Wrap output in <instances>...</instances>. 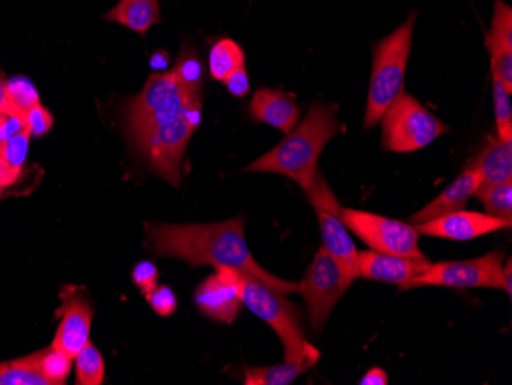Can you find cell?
Masks as SVG:
<instances>
[{
	"label": "cell",
	"instance_id": "cell-1",
	"mask_svg": "<svg viewBox=\"0 0 512 385\" xmlns=\"http://www.w3.org/2000/svg\"><path fill=\"white\" fill-rule=\"evenodd\" d=\"M154 254L177 258L191 267H229L253 275L283 295L299 292V283L281 280L256 263L244 237V218L214 224H149Z\"/></svg>",
	"mask_w": 512,
	"mask_h": 385
},
{
	"label": "cell",
	"instance_id": "cell-2",
	"mask_svg": "<svg viewBox=\"0 0 512 385\" xmlns=\"http://www.w3.org/2000/svg\"><path fill=\"white\" fill-rule=\"evenodd\" d=\"M338 132L336 108L327 103L310 106L306 119L272 151L247 166L246 172H272L292 178L304 191L318 174V160Z\"/></svg>",
	"mask_w": 512,
	"mask_h": 385
},
{
	"label": "cell",
	"instance_id": "cell-3",
	"mask_svg": "<svg viewBox=\"0 0 512 385\" xmlns=\"http://www.w3.org/2000/svg\"><path fill=\"white\" fill-rule=\"evenodd\" d=\"M217 272L237 289L241 303L278 333L287 362L315 366L321 353L304 338L296 307L283 293L276 292L263 281L241 270L221 267Z\"/></svg>",
	"mask_w": 512,
	"mask_h": 385
},
{
	"label": "cell",
	"instance_id": "cell-4",
	"mask_svg": "<svg viewBox=\"0 0 512 385\" xmlns=\"http://www.w3.org/2000/svg\"><path fill=\"white\" fill-rule=\"evenodd\" d=\"M414 20L416 14H411L405 24L375 45L373 71L365 109V129L375 128L391 103L404 93Z\"/></svg>",
	"mask_w": 512,
	"mask_h": 385
},
{
	"label": "cell",
	"instance_id": "cell-5",
	"mask_svg": "<svg viewBox=\"0 0 512 385\" xmlns=\"http://www.w3.org/2000/svg\"><path fill=\"white\" fill-rule=\"evenodd\" d=\"M197 105H201L200 94L184 89L172 71L154 74L126 111L129 135L137 145L154 129L174 122Z\"/></svg>",
	"mask_w": 512,
	"mask_h": 385
},
{
	"label": "cell",
	"instance_id": "cell-6",
	"mask_svg": "<svg viewBox=\"0 0 512 385\" xmlns=\"http://www.w3.org/2000/svg\"><path fill=\"white\" fill-rule=\"evenodd\" d=\"M381 122L382 148L385 151H417L431 145L448 131L445 123L405 93L391 103Z\"/></svg>",
	"mask_w": 512,
	"mask_h": 385
},
{
	"label": "cell",
	"instance_id": "cell-7",
	"mask_svg": "<svg viewBox=\"0 0 512 385\" xmlns=\"http://www.w3.org/2000/svg\"><path fill=\"white\" fill-rule=\"evenodd\" d=\"M201 122V105L194 106L168 125L154 129L137 143L138 151L145 155L158 175L174 186L180 185L181 163L195 129Z\"/></svg>",
	"mask_w": 512,
	"mask_h": 385
},
{
	"label": "cell",
	"instance_id": "cell-8",
	"mask_svg": "<svg viewBox=\"0 0 512 385\" xmlns=\"http://www.w3.org/2000/svg\"><path fill=\"white\" fill-rule=\"evenodd\" d=\"M350 284L352 281L348 280L335 258L321 247L299 283V293L306 301L309 313V324L316 335L322 332L330 313Z\"/></svg>",
	"mask_w": 512,
	"mask_h": 385
},
{
	"label": "cell",
	"instance_id": "cell-9",
	"mask_svg": "<svg viewBox=\"0 0 512 385\" xmlns=\"http://www.w3.org/2000/svg\"><path fill=\"white\" fill-rule=\"evenodd\" d=\"M341 218L373 251L402 257L425 258L419 247V237L413 224L358 209L341 208Z\"/></svg>",
	"mask_w": 512,
	"mask_h": 385
},
{
	"label": "cell",
	"instance_id": "cell-10",
	"mask_svg": "<svg viewBox=\"0 0 512 385\" xmlns=\"http://www.w3.org/2000/svg\"><path fill=\"white\" fill-rule=\"evenodd\" d=\"M503 257L502 251H494L474 260L433 263L424 274L413 278L404 290L422 286L502 289Z\"/></svg>",
	"mask_w": 512,
	"mask_h": 385
},
{
	"label": "cell",
	"instance_id": "cell-11",
	"mask_svg": "<svg viewBox=\"0 0 512 385\" xmlns=\"http://www.w3.org/2000/svg\"><path fill=\"white\" fill-rule=\"evenodd\" d=\"M60 306L57 315L60 316L59 327L51 346L65 353L71 359H76L80 350L89 341V330L92 323V309L85 293L79 287L66 286L60 293Z\"/></svg>",
	"mask_w": 512,
	"mask_h": 385
},
{
	"label": "cell",
	"instance_id": "cell-12",
	"mask_svg": "<svg viewBox=\"0 0 512 385\" xmlns=\"http://www.w3.org/2000/svg\"><path fill=\"white\" fill-rule=\"evenodd\" d=\"M313 208L321 229L322 249L335 258L348 280L353 283L356 278H359L358 251L352 235L342 221L341 206L335 200L329 205L313 206Z\"/></svg>",
	"mask_w": 512,
	"mask_h": 385
},
{
	"label": "cell",
	"instance_id": "cell-13",
	"mask_svg": "<svg viewBox=\"0 0 512 385\" xmlns=\"http://www.w3.org/2000/svg\"><path fill=\"white\" fill-rule=\"evenodd\" d=\"M414 228L428 237L445 238V240L468 241L483 237L499 229H509L508 223L499 218L490 217L479 212L460 211L440 215L427 223L416 224Z\"/></svg>",
	"mask_w": 512,
	"mask_h": 385
},
{
	"label": "cell",
	"instance_id": "cell-14",
	"mask_svg": "<svg viewBox=\"0 0 512 385\" xmlns=\"http://www.w3.org/2000/svg\"><path fill=\"white\" fill-rule=\"evenodd\" d=\"M431 264L433 263L427 257H402V255L382 254L373 249L358 252L359 277L396 284L401 290H404L413 278L424 274Z\"/></svg>",
	"mask_w": 512,
	"mask_h": 385
},
{
	"label": "cell",
	"instance_id": "cell-15",
	"mask_svg": "<svg viewBox=\"0 0 512 385\" xmlns=\"http://www.w3.org/2000/svg\"><path fill=\"white\" fill-rule=\"evenodd\" d=\"M195 304L201 313L218 323H234L240 313V295L229 281L220 274L211 275L201 283L195 292Z\"/></svg>",
	"mask_w": 512,
	"mask_h": 385
},
{
	"label": "cell",
	"instance_id": "cell-16",
	"mask_svg": "<svg viewBox=\"0 0 512 385\" xmlns=\"http://www.w3.org/2000/svg\"><path fill=\"white\" fill-rule=\"evenodd\" d=\"M480 186V177L473 166H468L456 180L448 186L442 194L437 195L433 201H430L425 208L417 211L416 214L408 218V223L416 224L427 223L440 215L450 214V212L460 211L468 205L471 197H474Z\"/></svg>",
	"mask_w": 512,
	"mask_h": 385
},
{
	"label": "cell",
	"instance_id": "cell-17",
	"mask_svg": "<svg viewBox=\"0 0 512 385\" xmlns=\"http://www.w3.org/2000/svg\"><path fill=\"white\" fill-rule=\"evenodd\" d=\"M491 70L512 91V10L502 0L494 5L493 22L488 36Z\"/></svg>",
	"mask_w": 512,
	"mask_h": 385
},
{
	"label": "cell",
	"instance_id": "cell-18",
	"mask_svg": "<svg viewBox=\"0 0 512 385\" xmlns=\"http://www.w3.org/2000/svg\"><path fill=\"white\" fill-rule=\"evenodd\" d=\"M250 116L258 122L290 134L299 119V106L293 97L276 89L256 91L249 106Z\"/></svg>",
	"mask_w": 512,
	"mask_h": 385
},
{
	"label": "cell",
	"instance_id": "cell-19",
	"mask_svg": "<svg viewBox=\"0 0 512 385\" xmlns=\"http://www.w3.org/2000/svg\"><path fill=\"white\" fill-rule=\"evenodd\" d=\"M471 166L479 174V188L512 180V139L490 140Z\"/></svg>",
	"mask_w": 512,
	"mask_h": 385
},
{
	"label": "cell",
	"instance_id": "cell-20",
	"mask_svg": "<svg viewBox=\"0 0 512 385\" xmlns=\"http://www.w3.org/2000/svg\"><path fill=\"white\" fill-rule=\"evenodd\" d=\"M105 19L123 25L135 33L146 34L160 20L158 0H120Z\"/></svg>",
	"mask_w": 512,
	"mask_h": 385
},
{
	"label": "cell",
	"instance_id": "cell-21",
	"mask_svg": "<svg viewBox=\"0 0 512 385\" xmlns=\"http://www.w3.org/2000/svg\"><path fill=\"white\" fill-rule=\"evenodd\" d=\"M39 103L40 97L36 86L27 77H14L7 82V102L0 114L16 117L25 125L27 112Z\"/></svg>",
	"mask_w": 512,
	"mask_h": 385
},
{
	"label": "cell",
	"instance_id": "cell-22",
	"mask_svg": "<svg viewBox=\"0 0 512 385\" xmlns=\"http://www.w3.org/2000/svg\"><path fill=\"white\" fill-rule=\"evenodd\" d=\"M31 366L50 382V385L65 384L66 378L71 373L74 359L59 352L53 346L46 347L40 352L27 356Z\"/></svg>",
	"mask_w": 512,
	"mask_h": 385
},
{
	"label": "cell",
	"instance_id": "cell-23",
	"mask_svg": "<svg viewBox=\"0 0 512 385\" xmlns=\"http://www.w3.org/2000/svg\"><path fill=\"white\" fill-rule=\"evenodd\" d=\"M310 367L307 364H299V362H284L278 366L270 367H247L244 370L246 385H289L295 379H298L302 373L307 372Z\"/></svg>",
	"mask_w": 512,
	"mask_h": 385
},
{
	"label": "cell",
	"instance_id": "cell-24",
	"mask_svg": "<svg viewBox=\"0 0 512 385\" xmlns=\"http://www.w3.org/2000/svg\"><path fill=\"white\" fill-rule=\"evenodd\" d=\"M244 66V51L234 40L221 39L209 54V73L214 80L223 82L232 71Z\"/></svg>",
	"mask_w": 512,
	"mask_h": 385
},
{
	"label": "cell",
	"instance_id": "cell-25",
	"mask_svg": "<svg viewBox=\"0 0 512 385\" xmlns=\"http://www.w3.org/2000/svg\"><path fill=\"white\" fill-rule=\"evenodd\" d=\"M474 197L482 203L485 214L512 224V180L479 188Z\"/></svg>",
	"mask_w": 512,
	"mask_h": 385
},
{
	"label": "cell",
	"instance_id": "cell-26",
	"mask_svg": "<svg viewBox=\"0 0 512 385\" xmlns=\"http://www.w3.org/2000/svg\"><path fill=\"white\" fill-rule=\"evenodd\" d=\"M105 379L102 353L88 341L76 356V382L79 385H100Z\"/></svg>",
	"mask_w": 512,
	"mask_h": 385
},
{
	"label": "cell",
	"instance_id": "cell-27",
	"mask_svg": "<svg viewBox=\"0 0 512 385\" xmlns=\"http://www.w3.org/2000/svg\"><path fill=\"white\" fill-rule=\"evenodd\" d=\"M0 385H50L28 361L27 356L0 362Z\"/></svg>",
	"mask_w": 512,
	"mask_h": 385
},
{
	"label": "cell",
	"instance_id": "cell-28",
	"mask_svg": "<svg viewBox=\"0 0 512 385\" xmlns=\"http://www.w3.org/2000/svg\"><path fill=\"white\" fill-rule=\"evenodd\" d=\"M491 74H493V96L494 111H496L497 134H499V139H512L511 89L497 76L496 71L491 70Z\"/></svg>",
	"mask_w": 512,
	"mask_h": 385
},
{
	"label": "cell",
	"instance_id": "cell-29",
	"mask_svg": "<svg viewBox=\"0 0 512 385\" xmlns=\"http://www.w3.org/2000/svg\"><path fill=\"white\" fill-rule=\"evenodd\" d=\"M180 85L189 93L200 94L204 80V68L201 60L194 53H183L172 70Z\"/></svg>",
	"mask_w": 512,
	"mask_h": 385
},
{
	"label": "cell",
	"instance_id": "cell-30",
	"mask_svg": "<svg viewBox=\"0 0 512 385\" xmlns=\"http://www.w3.org/2000/svg\"><path fill=\"white\" fill-rule=\"evenodd\" d=\"M31 135L30 129L25 128L17 131L16 134L10 135L0 145V154L4 155L5 160L14 166L16 169L22 171L23 163L27 160L28 148H30Z\"/></svg>",
	"mask_w": 512,
	"mask_h": 385
},
{
	"label": "cell",
	"instance_id": "cell-31",
	"mask_svg": "<svg viewBox=\"0 0 512 385\" xmlns=\"http://www.w3.org/2000/svg\"><path fill=\"white\" fill-rule=\"evenodd\" d=\"M146 301L160 316H169L177 310V297L168 286H157L148 295Z\"/></svg>",
	"mask_w": 512,
	"mask_h": 385
},
{
	"label": "cell",
	"instance_id": "cell-32",
	"mask_svg": "<svg viewBox=\"0 0 512 385\" xmlns=\"http://www.w3.org/2000/svg\"><path fill=\"white\" fill-rule=\"evenodd\" d=\"M54 119L48 109L42 105L33 106L25 116V126L31 131L33 137H43L53 129Z\"/></svg>",
	"mask_w": 512,
	"mask_h": 385
},
{
	"label": "cell",
	"instance_id": "cell-33",
	"mask_svg": "<svg viewBox=\"0 0 512 385\" xmlns=\"http://www.w3.org/2000/svg\"><path fill=\"white\" fill-rule=\"evenodd\" d=\"M132 280L142 289L143 295H148L158 286V269L149 261H142L132 270Z\"/></svg>",
	"mask_w": 512,
	"mask_h": 385
},
{
	"label": "cell",
	"instance_id": "cell-34",
	"mask_svg": "<svg viewBox=\"0 0 512 385\" xmlns=\"http://www.w3.org/2000/svg\"><path fill=\"white\" fill-rule=\"evenodd\" d=\"M227 91L235 97H246L250 91L249 76L244 66L232 71L226 79L223 80Z\"/></svg>",
	"mask_w": 512,
	"mask_h": 385
},
{
	"label": "cell",
	"instance_id": "cell-35",
	"mask_svg": "<svg viewBox=\"0 0 512 385\" xmlns=\"http://www.w3.org/2000/svg\"><path fill=\"white\" fill-rule=\"evenodd\" d=\"M20 174H22V171L11 166L5 160L4 155L0 154V191L8 188V186H13L19 180Z\"/></svg>",
	"mask_w": 512,
	"mask_h": 385
},
{
	"label": "cell",
	"instance_id": "cell-36",
	"mask_svg": "<svg viewBox=\"0 0 512 385\" xmlns=\"http://www.w3.org/2000/svg\"><path fill=\"white\" fill-rule=\"evenodd\" d=\"M361 385H387L388 384V376L387 373L384 372L382 369H378V367H375V369L368 370L367 373H365L364 378L361 379V382H359Z\"/></svg>",
	"mask_w": 512,
	"mask_h": 385
},
{
	"label": "cell",
	"instance_id": "cell-37",
	"mask_svg": "<svg viewBox=\"0 0 512 385\" xmlns=\"http://www.w3.org/2000/svg\"><path fill=\"white\" fill-rule=\"evenodd\" d=\"M502 289L508 293L509 297L512 295V261H506V266L502 267Z\"/></svg>",
	"mask_w": 512,
	"mask_h": 385
},
{
	"label": "cell",
	"instance_id": "cell-38",
	"mask_svg": "<svg viewBox=\"0 0 512 385\" xmlns=\"http://www.w3.org/2000/svg\"><path fill=\"white\" fill-rule=\"evenodd\" d=\"M152 68L155 70H163L166 68L169 63V56L165 53V51H160V53L154 54L151 59Z\"/></svg>",
	"mask_w": 512,
	"mask_h": 385
},
{
	"label": "cell",
	"instance_id": "cell-39",
	"mask_svg": "<svg viewBox=\"0 0 512 385\" xmlns=\"http://www.w3.org/2000/svg\"><path fill=\"white\" fill-rule=\"evenodd\" d=\"M5 102H7V82L0 79V112L4 109Z\"/></svg>",
	"mask_w": 512,
	"mask_h": 385
}]
</instances>
